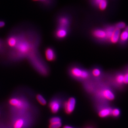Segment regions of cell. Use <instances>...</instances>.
Returning a JSON list of instances; mask_svg holds the SVG:
<instances>
[{"label":"cell","mask_w":128,"mask_h":128,"mask_svg":"<svg viewBox=\"0 0 128 128\" xmlns=\"http://www.w3.org/2000/svg\"><path fill=\"white\" fill-rule=\"evenodd\" d=\"M24 124V121L22 119H19L15 123L14 128H22Z\"/></svg>","instance_id":"19"},{"label":"cell","mask_w":128,"mask_h":128,"mask_svg":"<svg viewBox=\"0 0 128 128\" xmlns=\"http://www.w3.org/2000/svg\"><path fill=\"white\" fill-rule=\"evenodd\" d=\"M94 106L100 117L105 118L111 116L113 108L111 104H94Z\"/></svg>","instance_id":"4"},{"label":"cell","mask_w":128,"mask_h":128,"mask_svg":"<svg viewBox=\"0 0 128 128\" xmlns=\"http://www.w3.org/2000/svg\"><path fill=\"white\" fill-rule=\"evenodd\" d=\"M76 99L73 97H70L64 102L63 108L66 114H69L73 112L76 107Z\"/></svg>","instance_id":"7"},{"label":"cell","mask_w":128,"mask_h":128,"mask_svg":"<svg viewBox=\"0 0 128 128\" xmlns=\"http://www.w3.org/2000/svg\"><path fill=\"white\" fill-rule=\"evenodd\" d=\"M99 9L102 10H104L107 6V2L106 0H101L98 3Z\"/></svg>","instance_id":"21"},{"label":"cell","mask_w":128,"mask_h":128,"mask_svg":"<svg viewBox=\"0 0 128 128\" xmlns=\"http://www.w3.org/2000/svg\"><path fill=\"white\" fill-rule=\"evenodd\" d=\"M61 125L62 124L61 122L51 124L50 126V128H60L61 127Z\"/></svg>","instance_id":"25"},{"label":"cell","mask_w":128,"mask_h":128,"mask_svg":"<svg viewBox=\"0 0 128 128\" xmlns=\"http://www.w3.org/2000/svg\"><path fill=\"white\" fill-rule=\"evenodd\" d=\"M64 128H73L72 127H70V126H66Z\"/></svg>","instance_id":"28"},{"label":"cell","mask_w":128,"mask_h":128,"mask_svg":"<svg viewBox=\"0 0 128 128\" xmlns=\"http://www.w3.org/2000/svg\"><path fill=\"white\" fill-rule=\"evenodd\" d=\"M116 28L119 29H123L126 27V24L123 22H120L116 25Z\"/></svg>","instance_id":"24"},{"label":"cell","mask_w":128,"mask_h":128,"mask_svg":"<svg viewBox=\"0 0 128 128\" xmlns=\"http://www.w3.org/2000/svg\"><path fill=\"white\" fill-rule=\"evenodd\" d=\"M125 30L126 31H127V32H128V26L127 27H126V28Z\"/></svg>","instance_id":"29"},{"label":"cell","mask_w":128,"mask_h":128,"mask_svg":"<svg viewBox=\"0 0 128 128\" xmlns=\"http://www.w3.org/2000/svg\"><path fill=\"white\" fill-rule=\"evenodd\" d=\"M36 98L37 102H39L41 105L45 106L47 104V101L46 99H45V98L41 94H37L36 95Z\"/></svg>","instance_id":"17"},{"label":"cell","mask_w":128,"mask_h":128,"mask_svg":"<svg viewBox=\"0 0 128 128\" xmlns=\"http://www.w3.org/2000/svg\"><path fill=\"white\" fill-rule=\"evenodd\" d=\"M102 80L116 92H124L127 89L124 82V73L121 69L105 72Z\"/></svg>","instance_id":"2"},{"label":"cell","mask_w":128,"mask_h":128,"mask_svg":"<svg viewBox=\"0 0 128 128\" xmlns=\"http://www.w3.org/2000/svg\"><path fill=\"white\" fill-rule=\"evenodd\" d=\"M91 95L94 104H111L116 98V92L106 85L102 80L99 81Z\"/></svg>","instance_id":"1"},{"label":"cell","mask_w":128,"mask_h":128,"mask_svg":"<svg viewBox=\"0 0 128 128\" xmlns=\"http://www.w3.org/2000/svg\"><path fill=\"white\" fill-rule=\"evenodd\" d=\"M120 35V30L118 28H115L110 39V42L112 44H115L119 41Z\"/></svg>","instance_id":"13"},{"label":"cell","mask_w":128,"mask_h":128,"mask_svg":"<svg viewBox=\"0 0 128 128\" xmlns=\"http://www.w3.org/2000/svg\"><path fill=\"white\" fill-rule=\"evenodd\" d=\"M92 34L94 37L99 40H107L106 34L105 30L100 29L95 30L92 32Z\"/></svg>","instance_id":"12"},{"label":"cell","mask_w":128,"mask_h":128,"mask_svg":"<svg viewBox=\"0 0 128 128\" xmlns=\"http://www.w3.org/2000/svg\"><path fill=\"white\" fill-rule=\"evenodd\" d=\"M121 110L119 108L113 107L111 112V116L114 118H118L121 115Z\"/></svg>","instance_id":"15"},{"label":"cell","mask_w":128,"mask_h":128,"mask_svg":"<svg viewBox=\"0 0 128 128\" xmlns=\"http://www.w3.org/2000/svg\"><path fill=\"white\" fill-rule=\"evenodd\" d=\"M119 40L121 45L125 44L128 41V32L125 30L121 33Z\"/></svg>","instance_id":"14"},{"label":"cell","mask_w":128,"mask_h":128,"mask_svg":"<svg viewBox=\"0 0 128 128\" xmlns=\"http://www.w3.org/2000/svg\"><path fill=\"white\" fill-rule=\"evenodd\" d=\"M61 122V119L58 117H54L50 120L51 124H55L57 123Z\"/></svg>","instance_id":"23"},{"label":"cell","mask_w":128,"mask_h":128,"mask_svg":"<svg viewBox=\"0 0 128 128\" xmlns=\"http://www.w3.org/2000/svg\"><path fill=\"white\" fill-rule=\"evenodd\" d=\"M34 2H37L45 5H50L52 3V0H31Z\"/></svg>","instance_id":"22"},{"label":"cell","mask_w":128,"mask_h":128,"mask_svg":"<svg viewBox=\"0 0 128 128\" xmlns=\"http://www.w3.org/2000/svg\"><path fill=\"white\" fill-rule=\"evenodd\" d=\"M17 37L16 36H12L10 37L8 40L9 45L11 47H16L17 44Z\"/></svg>","instance_id":"16"},{"label":"cell","mask_w":128,"mask_h":128,"mask_svg":"<svg viewBox=\"0 0 128 128\" xmlns=\"http://www.w3.org/2000/svg\"><path fill=\"white\" fill-rule=\"evenodd\" d=\"M71 19L67 15H62L57 19V27L69 30L71 25Z\"/></svg>","instance_id":"6"},{"label":"cell","mask_w":128,"mask_h":128,"mask_svg":"<svg viewBox=\"0 0 128 128\" xmlns=\"http://www.w3.org/2000/svg\"><path fill=\"white\" fill-rule=\"evenodd\" d=\"M5 23L3 21H0V27H3L4 26Z\"/></svg>","instance_id":"26"},{"label":"cell","mask_w":128,"mask_h":128,"mask_svg":"<svg viewBox=\"0 0 128 128\" xmlns=\"http://www.w3.org/2000/svg\"><path fill=\"white\" fill-rule=\"evenodd\" d=\"M124 73V82L126 86H128V72L123 68L121 69Z\"/></svg>","instance_id":"20"},{"label":"cell","mask_w":128,"mask_h":128,"mask_svg":"<svg viewBox=\"0 0 128 128\" xmlns=\"http://www.w3.org/2000/svg\"><path fill=\"white\" fill-rule=\"evenodd\" d=\"M123 68H124V69H126V70L128 72V65H127L126 66H125Z\"/></svg>","instance_id":"27"},{"label":"cell","mask_w":128,"mask_h":128,"mask_svg":"<svg viewBox=\"0 0 128 128\" xmlns=\"http://www.w3.org/2000/svg\"><path fill=\"white\" fill-rule=\"evenodd\" d=\"M69 74L75 79L84 82L91 79L89 70L80 67H72L69 70Z\"/></svg>","instance_id":"3"},{"label":"cell","mask_w":128,"mask_h":128,"mask_svg":"<svg viewBox=\"0 0 128 128\" xmlns=\"http://www.w3.org/2000/svg\"><path fill=\"white\" fill-rule=\"evenodd\" d=\"M60 100L58 98H54L52 99L49 104V107L51 111L56 114L59 111L62 105Z\"/></svg>","instance_id":"8"},{"label":"cell","mask_w":128,"mask_h":128,"mask_svg":"<svg viewBox=\"0 0 128 128\" xmlns=\"http://www.w3.org/2000/svg\"><path fill=\"white\" fill-rule=\"evenodd\" d=\"M9 103L11 105L14 107L22 109L24 108H27V104L26 102H25L23 99L18 98H12L10 100Z\"/></svg>","instance_id":"10"},{"label":"cell","mask_w":128,"mask_h":128,"mask_svg":"<svg viewBox=\"0 0 128 128\" xmlns=\"http://www.w3.org/2000/svg\"><path fill=\"white\" fill-rule=\"evenodd\" d=\"M45 57L49 62H53L56 59V55L54 49L51 47L46 48L45 51Z\"/></svg>","instance_id":"11"},{"label":"cell","mask_w":128,"mask_h":128,"mask_svg":"<svg viewBox=\"0 0 128 128\" xmlns=\"http://www.w3.org/2000/svg\"><path fill=\"white\" fill-rule=\"evenodd\" d=\"M115 28L112 27H110L107 28L106 30H105L106 34V37H107V40H110L111 36L112 35V34L114 32V30Z\"/></svg>","instance_id":"18"},{"label":"cell","mask_w":128,"mask_h":128,"mask_svg":"<svg viewBox=\"0 0 128 128\" xmlns=\"http://www.w3.org/2000/svg\"><path fill=\"white\" fill-rule=\"evenodd\" d=\"M91 79L94 80L100 81L104 77L105 72L100 67L95 66L89 70Z\"/></svg>","instance_id":"5"},{"label":"cell","mask_w":128,"mask_h":128,"mask_svg":"<svg viewBox=\"0 0 128 128\" xmlns=\"http://www.w3.org/2000/svg\"><path fill=\"white\" fill-rule=\"evenodd\" d=\"M69 31L68 29L57 27L54 32V36L57 39L63 40L67 37Z\"/></svg>","instance_id":"9"}]
</instances>
